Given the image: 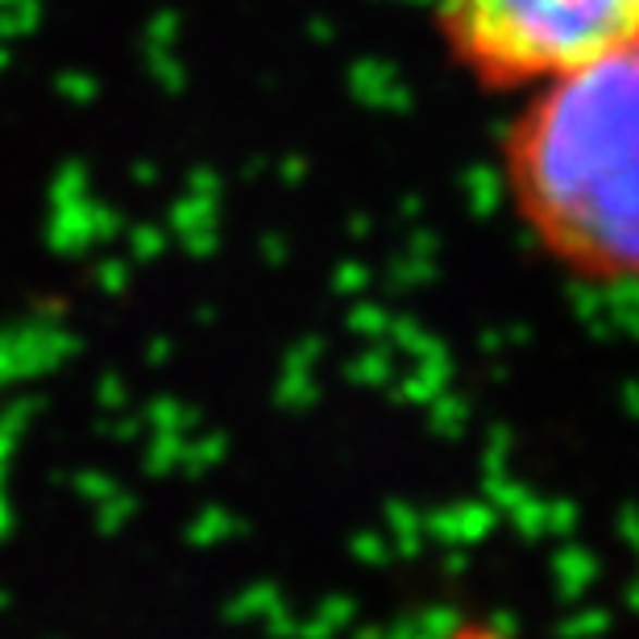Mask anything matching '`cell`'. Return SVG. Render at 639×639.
I'll return each instance as SVG.
<instances>
[{"label": "cell", "instance_id": "obj_2", "mask_svg": "<svg viewBox=\"0 0 639 639\" xmlns=\"http://www.w3.org/2000/svg\"><path fill=\"white\" fill-rule=\"evenodd\" d=\"M432 13L453 63L499 91L639 38V0H432Z\"/></svg>", "mask_w": 639, "mask_h": 639}, {"label": "cell", "instance_id": "obj_1", "mask_svg": "<svg viewBox=\"0 0 639 639\" xmlns=\"http://www.w3.org/2000/svg\"><path fill=\"white\" fill-rule=\"evenodd\" d=\"M503 187L531 245L590 287H639V38L524 88Z\"/></svg>", "mask_w": 639, "mask_h": 639}]
</instances>
